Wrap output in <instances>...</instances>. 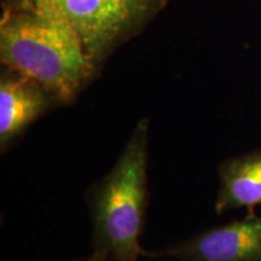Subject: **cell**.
<instances>
[{
  "label": "cell",
  "mask_w": 261,
  "mask_h": 261,
  "mask_svg": "<svg viewBox=\"0 0 261 261\" xmlns=\"http://www.w3.org/2000/svg\"><path fill=\"white\" fill-rule=\"evenodd\" d=\"M0 62L40 84L61 106L74 103L99 75L76 29L38 10L3 9Z\"/></svg>",
  "instance_id": "1"
},
{
  "label": "cell",
  "mask_w": 261,
  "mask_h": 261,
  "mask_svg": "<svg viewBox=\"0 0 261 261\" xmlns=\"http://www.w3.org/2000/svg\"><path fill=\"white\" fill-rule=\"evenodd\" d=\"M149 120H139L112 169L85 191L92 249L112 261L149 254L140 246L149 202Z\"/></svg>",
  "instance_id": "2"
},
{
  "label": "cell",
  "mask_w": 261,
  "mask_h": 261,
  "mask_svg": "<svg viewBox=\"0 0 261 261\" xmlns=\"http://www.w3.org/2000/svg\"><path fill=\"white\" fill-rule=\"evenodd\" d=\"M168 0H2V8L50 12L76 29L87 55L100 74L123 44L139 35Z\"/></svg>",
  "instance_id": "3"
},
{
  "label": "cell",
  "mask_w": 261,
  "mask_h": 261,
  "mask_svg": "<svg viewBox=\"0 0 261 261\" xmlns=\"http://www.w3.org/2000/svg\"><path fill=\"white\" fill-rule=\"evenodd\" d=\"M148 256L177 261H261V217L246 215L241 220L205 228Z\"/></svg>",
  "instance_id": "4"
},
{
  "label": "cell",
  "mask_w": 261,
  "mask_h": 261,
  "mask_svg": "<svg viewBox=\"0 0 261 261\" xmlns=\"http://www.w3.org/2000/svg\"><path fill=\"white\" fill-rule=\"evenodd\" d=\"M57 98L40 84L3 67L0 75V151L8 152L34 122L55 108Z\"/></svg>",
  "instance_id": "5"
},
{
  "label": "cell",
  "mask_w": 261,
  "mask_h": 261,
  "mask_svg": "<svg viewBox=\"0 0 261 261\" xmlns=\"http://www.w3.org/2000/svg\"><path fill=\"white\" fill-rule=\"evenodd\" d=\"M218 178L215 213L243 208L249 217L255 215L261 205V148L225 159L218 165Z\"/></svg>",
  "instance_id": "6"
},
{
  "label": "cell",
  "mask_w": 261,
  "mask_h": 261,
  "mask_svg": "<svg viewBox=\"0 0 261 261\" xmlns=\"http://www.w3.org/2000/svg\"><path fill=\"white\" fill-rule=\"evenodd\" d=\"M71 261H112V260L108 259V257L106 255H103V254L92 250V253H91L90 255L76 257V259H74Z\"/></svg>",
  "instance_id": "7"
}]
</instances>
